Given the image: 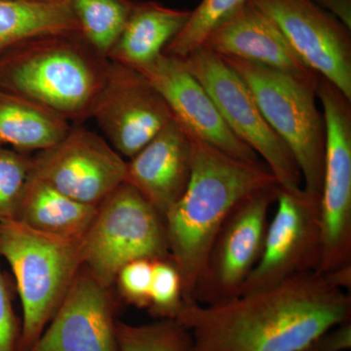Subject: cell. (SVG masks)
Instances as JSON below:
<instances>
[{"label": "cell", "instance_id": "18", "mask_svg": "<svg viewBox=\"0 0 351 351\" xmlns=\"http://www.w3.org/2000/svg\"><path fill=\"white\" fill-rule=\"evenodd\" d=\"M191 11L178 10L156 1H137L108 61L143 69L163 54L179 34Z\"/></svg>", "mask_w": 351, "mask_h": 351}, {"label": "cell", "instance_id": "14", "mask_svg": "<svg viewBox=\"0 0 351 351\" xmlns=\"http://www.w3.org/2000/svg\"><path fill=\"white\" fill-rule=\"evenodd\" d=\"M110 288L84 267L29 351H120Z\"/></svg>", "mask_w": 351, "mask_h": 351}, {"label": "cell", "instance_id": "27", "mask_svg": "<svg viewBox=\"0 0 351 351\" xmlns=\"http://www.w3.org/2000/svg\"><path fill=\"white\" fill-rule=\"evenodd\" d=\"M152 265L147 258L126 263L117 274L120 293L129 304L138 307H149L151 293Z\"/></svg>", "mask_w": 351, "mask_h": 351}, {"label": "cell", "instance_id": "3", "mask_svg": "<svg viewBox=\"0 0 351 351\" xmlns=\"http://www.w3.org/2000/svg\"><path fill=\"white\" fill-rule=\"evenodd\" d=\"M108 66L80 34L40 36L0 57V88L82 122L92 117Z\"/></svg>", "mask_w": 351, "mask_h": 351}, {"label": "cell", "instance_id": "2", "mask_svg": "<svg viewBox=\"0 0 351 351\" xmlns=\"http://www.w3.org/2000/svg\"><path fill=\"white\" fill-rule=\"evenodd\" d=\"M188 133L193 145L191 178L181 198L164 216L170 258L181 274L184 301L193 300L226 219L249 198L279 188L265 164L240 160Z\"/></svg>", "mask_w": 351, "mask_h": 351}, {"label": "cell", "instance_id": "22", "mask_svg": "<svg viewBox=\"0 0 351 351\" xmlns=\"http://www.w3.org/2000/svg\"><path fill=\"white\" fill-rule=\"evenodd\" d=\"M135 0H69L82 38L107 58L136 5Z\"/></svg>", "mask_w": 351, "mask_h": 351}, {"label": "cell", "instance_id": "8", "mask_svg": "<svg viewBox=\"0 0 351 351\" xmlns=\"http://www.w3.org/2000/svg\"><path fill=\"white\" fill-rule=\"evenodd\" d=\"M316 95L326 131L320 196L323 251L318 272L327 274L351 267V101L321 76Z\"/></svg>", "mask_w": 351, "mask_h": 351}, {"label": "cell", "instance_id": "11", "mask_svg": "<svg viewBox=\"0 0 351 351\" xmlns=\"http://www.w3.org/2000/svg\"><path fill=\"white\" fill-rule=\"evenodd\" d=\"M278 189L249 198L226 219L212 245L193 301L215 304L239 295L262 255L269 208Z\"/></svg>", "mask_w": 351, "mask_h": 351}, {"label": "cell", "instance_id": "31", "mask_svg": "<svg viewBox=\"0 0 351 351\" xmlns=\"http://www.w3.org/2000/svg\"><path fill=\"white\" fill-rule=\"evenodd\" d=\"M300 351H319V350H316V348H314L313 346H309V348H304V350H302Z\"/></svg>", "mask_w": 351, "mask_h": 351}, {"label": "cell", "instance_id": "21", "mask_svg": "<svg viewBox=\"0 0 351 351\" xmlns=\"http://www.w3.org/2000/svg\"><path fill=\"white\" fill-rule=\"evenodd\" d=\"M64 34H80L69 0H0V57L32 38Z\"/></svg>", "mask_w": 351, "mask_h": 351}, {"label": "cell", "instance_id": "19", "mask_svg": "<svg viewBox=\"0 0 351 351\" xmlns=\"http://www.w3.org/2000/svg\"><path fill=\"white\" fill-rule=\"evenodd\" d=\"M96 212L97 206L78 202L29 174L14 219L38 232L82 239Z\"/></svg>", "mask_w": 351, "mask_h": 351}, {"label": "cell", "instance_id": "15", "mask_svg": "<svg viewBox=\"0 0 351 351\" xmlns=\"http://www.w3.org/2000/svg\"><path fill=\"white\" fill-rule=\"evenodd\" d=\"M138 71L156 87L186 130L228 156L262 163L258 154L228 128L210 95L182 59L162 54Z\"/></svg>", "mask_w": 351, "mask_h": 351}, {"label": "cell", "instance_id": "6", "mask_svg": "<svg viewBox=\"0 0 351 351\" xmlns=\"http://www.w3.org/2000/svg\"><path fill=\"white\" fill-rule=\"evenodd\" d=\"M170 258L165 223L144 196L124 182L97 206L82 239L83 267L110 288L132 261Z\"/></svg>", "mask_w": 351, "mask_h": 351}, {"label": "cell", "instance_id": "23", "mask_svg": "<svg viewBox=\"0 0 351 351\" xmlns=\"http://www.w3.org/2000/svg\"><path fill=\"white\" fill-rule=\"evenodd\" d=\"M247 0H202L163 54L184 59L204 46L211 32Z\"/></svg>", "mask_w": 351, "mask_h": 351}, {"label": "cell", "instance_id": "26", "mask_svg": "<svg viewBox=\"0 0 351 351\" xmlns=\"http://www.w3.org/2000/svg\"><path fill=\"white\" fill-rule=\"evenodd\" d=\"M184 302L179 270L171 258L154 261L149 308L161 319H176Z\"/></svg>", "mask_w": 351, "mask_h": 351}, {"label": "cell", "instance_id": "13", "mask_svg": "<svg viewBox=\"0 0 351 351\" xmlns=\"http://www.w3.org/2000/svg\"><path fill=\"white\" fill-rule=\"evenodd\" d=\"M92 117L113 149L129 158L175 119L163 97L141 71L110 61Z\"/></svg>", "mask_w": 351, "mask_h": 351}, {"label": "cell", "instance_id": "1", "mask_svg": "<svg viewBox=\"0 0 351 351\" xmlns=\"http://www.w3.org/2000/svg\"><path fill=\"white\" fill-rule=\"evenodd\" d=\"M350 317L348 290L316 271L219 304L184 301L176 320L191 351H300Z\"/></svg>", "mask_w": 351, "mask_h": 351}, {"label": "cell", "instance_id": "17", "mask_svg": "<svg viewBox=\"0 0 351 351\" xmlns=\"http://www.w3.org/2000/svg\"><path fill=\"white\" fill-rule=\"evenodd\" d=\"M193 165L188 131L174 119L127 162L125 182L164 216L186 191Z\"/></svg>", "mask_w": 351, "mask_h": 351}, {"label": "cell", "instance_id": "12", "mask_svg": "<svg viewBox=\"0 0 351 351\" xmlns=\"http://www.w3.org/2000/svg\"><path fill=\"white\" fill-rule=\"evenodd\" d=\"M278 27L302 63L351 101L350 29L313 0H247Z\"/></svg>", "mask_w": 351, "mask_h": 351}, {"label": "cell", "instance_id": "32", "mask_svg": "<svg viewBox=\"0 0 351 351\" xmlns=\"http://www.w3.org/2000/svg\"><path fill=\"white\" fill-rule=\"evenodd\" d=\"M29 1H61V0H29Z\"/></svg>", "mask_w": 351, "mask_h": 351}, {"label": "cell", "instance_id": "28", "mask_svg": "<svg viewBox=\"0 0 351 351\" xmlns=\"http://www.w3.org/2000/svg\"><path fill=\"white\" fill-rule=\"evenodd\" d=\"M22 323L14 313L5 278L0 270V351H18Z\"/></svg>", "mask_w": 351, "mask_h": 351}, {"label": "cell", "instance_id": "10", "mask_svg": "<svg viewBox=\"0 0 351 351\" xmlns=\"http://www.w3.org/2000/svg\"><path fill=\"white\" fill-rule=\"evenodd\" d=\"M127 162L112 145L82 126L32 156L29 174L83 204L98 206L125 182Z\"/></svg>", "mask_w": 351, "mask_h": 351}, {"label": "cell", "instance_id": "16", "mask_svg": "<svg viewBox=\"0 0 351 351\" xmlns=\"http://www.w3.org/2000/svg\"><path fill=\"white\" fill-rule=\"evenodd\" d=\"M203 47L276 69L317 88L320 76L295 55L274 23L246 1L210 34Z\"/></svg>", "mask_w": 351, "mask_h": 351}, {"label": "cell", "instance_id": "24", "mask_svg": "<svg viewBox=\"0 0 351 351\" xmlns=\"http://www.w3.org/2000/svg\"><path fill=\"white\" fill-rule=\"evenodd\" d=\"M120 351H191L188 330L176 319H162L151 324H126L117 321Z\"/></svg>", "mask_w": 351, "mask_h": 351}, {"label": "cell", "instance_id": "5", "mask_svg": "<svg viewBox=\"0 0 351 351\" xmlns=\"http://www.w3.org/2000/svg\"><path fill=\"white\" fill-rule=\"evenodd\" d=\"M221 58L246 83L263 117L294 156L304 193L320 199L326 131L316 105L317 88L262 64Z\"/></svg>", "mask_w": 351, "mask_h": 351}, {"label": "cell", "instance_id": "7", "mask_svg": "<svg viewBox=\"0 0 351 351\" xmlns=\"http://www.w3.org/2000/svg\"><path fill=\"white\" fill-rule=\"evenodd\" d=\"M182 60L210 95L228 128L262 157L279 188L301 193L304 184L294 156L263 117L244 80L221 56L205 47Z\"/></svg>", "mask_w": 351, "mask_h": 351}, {"label": "cell", "instance_id": "9", "mask_svg": "<svg viewBox=\"0 0 351 351\" xmlns=\"http://www.w3.org/2000/svg\"><path fill=\"white\" fill-rule=\"evenodd\" d=\"M262 255L240 294L262 290L291 277L319 271L322 261L320 199L279 188Z\"/></svg>", "mask_w": 351, "mask_h": 351}, {"label": "cell", "instance_id": "25", "mask_svg": "<svg viewBox=\"0 0 351 351\" xmlns=\"http://www.w3.org/2000/svg\"><path fill=\"white\" fill-rule=\"evenodd\" d=\"M31 168V154L0 147V221L15 219Z\"/></svg>", "mask_w": 351, "mask_h": 351}, {"label": "cell", "instance_id": "30", "mask_svg": "<svg viewBox=\"0 0 351 351\" xmlns=\"http://www.w3.org/2000/svg\"><path fill=\"white\" fill-rule=\"evenodd\" d=\"M318 6L328 12L348 29H351V0H313Z\"/></svg>", "mask_w": 351, "mask_h": 351}, {"label": "cell", "instance_id": "4", "mask_svg": "<svg viewBox=\"0 0 351 351\" xmlns=\"http://www.w3.org/2000/svg\"><path fill=\"white\" fill-rule=\"evenodd\" d=\"M0 256L13 270L22 302L18 351H29L83 267L82 239L38 232L17 219H6L0 221Z\"/></svg>", "mask_w": 351, "mask_h": 351}, {"label": "cell", "instance_id": "20", "mask_svg": "<svg viewBox=\"0 0 351 351\" xmlns=\"http://www.w3.org/2000/svg\"><path fill=\"white\" fill-rule=\"evenodd\" d=\"M63 117L0 88V147L29 154L48 149L71 129Z\"/></svg>", "mask_w": 351, "mask_h": 351}, {"label": "cell", "instance_id": "29", "mask_svg": "<svg viewBox=\"0 0 351 351\" xmlns=\"http://www.w3.org/2000/svg\"><path fill=\"white\" fill-rule=\"evenodd\" d=\"M319 351H346L351 346V322L341 323L323 334L313 345Z\"/></svg>", "mask_w": 351, "mask_h": 351}]
</instances>
